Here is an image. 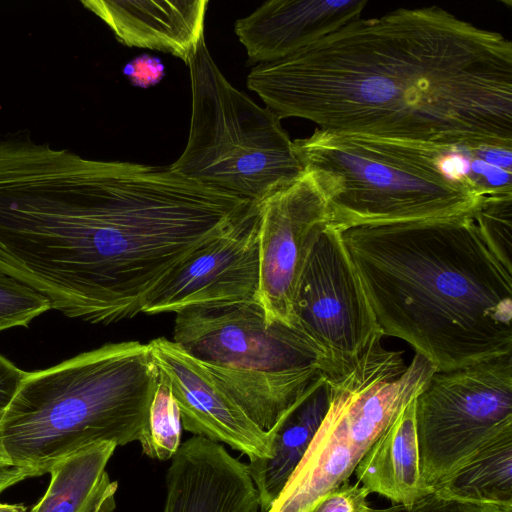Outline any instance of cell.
I'll return each instance as SVG.
<instances>
[{"label": "cell", "instance_id": "6da1fadb", "mask_svg": "<svg viewBox=\"0 0 512 512\" xmlns=\"http://www.w3.org/2000/svg\"><path fill=\"white\" fill-rule=\"evenodd\" d=\"M248 88L280 119L443 148L512 149V42L438 7L357 18Z\"/></svg>", "mask_w": 512, "mask_h": 512}, {"label": "cell", "instance_id": "7a4b0ae2", "mask_svg": "<svg viewBox=\"0 0 512 512\" xmlns=\"http://www.w3.org/2000/svg\"><path fill=\"white\" fill-rule=\"evenodd\" d=\"M472 214L342 231L383 336L436 371L512 354V273Z\"/></svg>", "mask_w": 512, "mask_h": 512}, {"label": "cell", "instance_id": "3957f363", "mask_svg": "<svg viewBox=\"0 0 512 512\" xmlns=\"http://www.w3.org/2000/svg\"><path fill=\"white\" fill-rule=\"evenodd\" d=\"M340 231L472 214L498 183L492 148H443L316 129L293 140Z\"/></svg>", "mask_w": 512, "mask_h": 512}, {"label": "cell", "instance_id": "277c9868", "mask_svg": "<svg viewBox=\"0 0 512 512\" xmlns=\"http://www.w3.org/2000/svg\"><path fill=\"white\" fill-rule=\"evenodd\" d=\"M158 375L148 343L133 340L27 372L0 420V446L40 476L92 444L139 442Z\"/></svg>", "mask_w": 512, "mask_h": 512}, {"label": "cell", "instance_id": "5b68a950", "mask_svg": "<svg viewBox=\"0 0 512 512\" xmlns=\"http://www.w3.org/2000/svg\"><path fill=\"white\" fill-rule=\"evenodd\" d=\"M172 340L265 431L325 374L312 342L295 327L268 323L257 300L180 311Z\"/></svg>", "mask_w": 512, "mask_h": 512}, {"label": "cell", "instance_id": "8992f818", "mask_svg": "<svg viewBox=\"0 0 512 512\" xmlns=\"http://www.w3.org/2000/svg\"><path fill=\"white\" fill-rule=\"evenodd\" d=\"M192 108L176 172L250 202H260L305 169L281 119L234 87L202 37L188 62Z\"/></svg>", "mask_w": 512, "mask_h": 512}, {"label": "cell", "instance_id": "52a82bcc", "mask_svg": "<svg viewBox=\"0 0 512 512\" xmlns=\"http://www.w3.org/2000/svg\"><path fill=\"white\" fill-rule=\"evenodd\" d=\"M377 338L347 373L328 377L330 403L315 436L287 484L266 512H302L348 480L400 412L428 384L434 365L415 354L406 365L400 351Z\"/></svg>", "mask_w": 512, "mask_h": 512}, {"label": "cell", "instance_id": "ba28073f", "mask_svg": "<svg viewBox=\"0 0 512 512\" xmlns=\"http://www.w3.org/2000/svg\"><path fill=\"white\" fill-rule=\"evenodd\" d=\"M424 484L433 487L482 444L512 427V354L435 371L415 398Z\"/></svg>", "mask_w": 512, "mask_h": 512}, {"label": "cell", "instance_id": "9c48e42d", "mask_svg": "<svg viewBox=\"0 0 512 512\" xmlns=\"http://www.w3.org/2000/svg\"><path fill=\"white\" fill-rule=\"evenodd\" d=\"M293 311L294 327L316 347L328 377L349 372L383 337L342 231L331 224L314 244Z\"/></svg>", "mask_w": 512, "mask_h": 512}, {"label": "cell", "instance_id": "30bf717a", "mask_svg": "<svg viewBox=\"0 0 512 512\" xmlns=\"http://www.w3.org/2000/svg\"><path fill=\"white\" fill-rule=\"evenodd\" d=\"M257 301L268 323L294 327L299 283L321 230L329 224L325 197L304 174L258 202Z\"/></svg>", "mask_w": 512, "mask_h": 512}, {"label": "cell", "instance_id": "8fae6325", "mask_svg": "<svg viewBox=\"0 0 512 512\" xmlns=\"http://www.w3.org/2000/svg\"><path fill=\"white\" fill-rule=\"evenodd\" d=\"M258 202L225 234L196 250L147 299L142 313L257 300Z\"/></svg>", "mask_w": 512, "mask_h": 512}, {"label": "cell", "instance_id": "7c38bea8", "mask_svg": "<svg viewBox=\"0 0 512 512\" xmlns=\"http://www.w3.org/2000/svg\"><path fill=\"white\" fill-rule=\"evenodd\" d=\"M148 346L176 399L185 430L224 443L249 460L270 455L269 431L259 427L197 359L166 337Z\"/></svg>", "mask_w": 512, "mask_h": 512}, {"label": "cell", "instance_id": "4fadbf2b", "mask_svg": "<svg viewBox=\"0 0 512 512\" xmlns=\"http://www.w3.org/2000/svg\"><path fill=\"white\" fill-rule=\"evenodd\" d=\"M170 460L162 512H257L247 464L222 444L194 435Z\"/></svg>", "mask_w": 512, "mask_h": 512}, {"label": "cell", "instance_id": "5bb4252c", "mask_svg": "<svg viewBox=\"0 0 512 512\" xmlns=\"http://www.w3.org/2000/svg\"><path fill=\"white\" fill-rule=\"evenodd\" d=\"M367 0H271L235 22L252 64L283 59L360 17Z\"/></svg>", "mask_w": 512, "mask_h": 512}, {"label": "cell", "instance_id": "9a60e30c", "mask_svg": "<svg viewBox=\"0 0 512 512\" xmlns=\"http://www.w3.org/2000/svg\"><path fill=\"white\" fill-rule=\"evenodd\" d=\"M208 3L207 0L81 1L123 45L172 54L186 65L204 37Z\"/></svg>", "mask_w": 512, "mask_h": 512}, {"label": "cell", "instance_id": "2e32d148", "mask_svg": "<svg viewBox=\"0 0 512 512\" xmlns=\"http://www.w3.org/2000/svg\"><path fill=\"white\" fill-rule=\"evenodd\" d=\"M330 393L328 376L322 374L269 430L270 455L249 460L260 512L270 509L301 462L328 410Z\"/></svg>", "mask_w": 512, "mask_h": 512}, {"label": "cell", "instance_id": "e0dca14e", "mask_svg": "<svg viewBox=\"0 0 512 512\" xmlns=\"http://www.w3.org/2000/svg\"><path fill=\"white\" fill-rule=\"evenodd\" d=\"M354 472L357 482L369 493L407 509L432 493L421 475L415 399L375 441Z\"/></svg>", "mask_w": 512, "mask_h": 512}, {"label": "cell", "instance_id": "ac0fdd59", "mask_svg": "<svg viewBox=\"0 0 512 512\" xmlns=\"http://www.w3.org/2000/svg\"><path fill=\"white\" fill-rule=\"evenodd\" d=\"M116 447L92 444L55 464L45 494L29 512H113L118 483L106 466Z\"/></svg>", "mask_w": 512, "mask_h": 512}, {"label": "cell", "instance_id": "d6986e66", "mask_svg": "<svg viewBox=\"0 0 512 512\" xmlns=\"http://www.w3.org/2000/svg\"><path fill=\"white\" fill-rule=\"evenodd\" d=\"M433 492L462 502L512 506V427L482 444Z\"/></svg>", "mask_w": 512, "mask_h": 512}, {"label": "cell", "instance_id": "ffe728a7", "mask_svg": "<svg viewBox=\"0 0 512 512\" xmlns=\"http://www.w3.org/2000/svg\"><path fill=\"white\" fill-rule=\"evenodd\" d=\"M182 428L176 399L159 372L145 429L139 440L143 453L160 461L170 460L182 443Z\"/></svg>", "mask_w": 512, "mask_h": 512}, {"label": "cell", "instance_id": "44dd1931", "mask_svg": "<svg viewBox=\"0 0 512 512\" xmlns=\"http://www.w3.org/2000/svg\"><path fill=\"white\" fill-rule=\"evenodd\" d=\"M472 216L487 247L512 273V194L482 198Z\"/></svg>", "mask_w": 512, "mask_h": 512}, {"label": "cell", "instance_id": "7402d4cb", "mask_svg": "<svg viewBox=\"0 0 512 512\" xmlns=\"http://www.w3.org/2000/svg\"><path fill=\"white\" fill-rule=\"evenodd\" d=\"M51 309L41 294L0 272V332L28 327L30 322Z\"/></svg>", "mask_w": 512, "mask_h": 512}, {"label": "cell", "instance_id": "603a6c76", "mask_svg": "<svg viewBox=\"0 0 512 512\" xmlns=\"http://www.w3.org/2000/svg\"><path fill=\"white\" fill-rule=\"evenodd\" d=\"M369 491L358 482L346 480L322 494L302 512H388L374 509L367 501Z\"/></svg>", "mask_w": 512, "mask_h": 512}, {"label": "cell", "instance_id": "cb8c5ba5", "mask_svg": "<svg viewBox=\"0 0 512 512\" xmlns=\"http://www.w3.org/2000/svg\"><path fill=\"white\" fill-rule=\"evenodd\" d=\"M390 510L391 512H496L486 505L448 499L435 492L421 498L409 509L395 505Z\"/></svg>", "mask_w": 512, "mask_h": 512}, {"label": "cell", "instance_id": "d4e9b609", "mask_svg": "<svg viewBox=\"0 0 512 512\" xmlns=\"http://www.w3.org/2000/svg\"><path fill=\"white\" fill-rule=\"evenodd\" d=\"M26 371L21 370L0 354V420L14 398Z\"/></svg>", "mask_w": 512, "mask_h": 512}, {"label": "cell", "instance_id": "484cf974", "mask_svg": "<svg viewBox=\"0 0 512 512\" xmlns=\"http://www.w3.org/2000/svg\"><path fill=\"white\" fill-rule=\"evenodd\" d=\"M29 477H36V474L25 467L11 465L0 468V494L9 487Z\"/></svg>", "mask_w": 512, "mask_h": 512}, {"label": "cell", "instance_id": "4316f807", "mask_svg": "<svg viewBox=\"0 0 512 512\" xmlns=\"http://www.w3.org/2000/svg\"><path fill=\"white\" fill-rule=\"evenodd\" d=\"M0 512H27V508L18 504L0 503Z\"/></svg>", "mask_w": 512, "mask_h": 512}, {"label": "cell", "instance_id": "83f0119b", "mask_svg": "<svg viewBox=\"0 0 512 512\" xmlns=\"http://www.w3.org/2000/svg\"><path fill=\"white\" fill-rule=\"evenodd\" d=\"M11 465L12 464H11L10 460L8 459L5 452L3 451V449L0 446V468H4L7 466H11Z\"/></svg>", "mask_w": 512, "mask_h": 512}, {"label": "cell", "instance_id": "f1b7e54d", "mask_svg": "<svg viewBox=\"0 0 512 512\" xmlns=\"http://www.w3.org/2000/svg\"><path fill=\"white\" fill-rule=\"evenodd\" d=\"M388 512H391V511H390V508H388Z\"/></svg>", "mask_w": 512, "mask_h": 512}]
</instances>
